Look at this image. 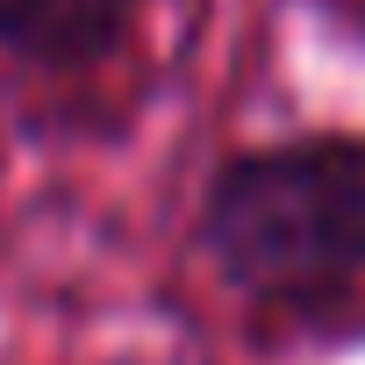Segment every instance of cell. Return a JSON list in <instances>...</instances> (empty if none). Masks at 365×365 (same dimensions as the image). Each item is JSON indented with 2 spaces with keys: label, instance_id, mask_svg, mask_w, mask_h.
Here are the masks:
<instances>
[{
  "label": "cell",
  "instance_id": "obj_2",
  "mask_svg": "<svg viewBox=\"0 0 365 365\" xmlns=\"http://www.w3.org/2000/svg\"><path fill=\"white\" fill-rule=\"evenodd\" d=\"M136 0H0V43L43 65H93L129 36Z\"/></svg>",
  "mask_w": 365,
  "mask_h": 365
},
{
  "label": "cell",
  "instance_id": "obj_1",
  "mask_svg": "<svg viewBox=\"0 0 365 365\" xmlns=\"http://www.w3.org/2000/svg\"><path fill=\"white\" fill-rule=\"evenodd\" d=\"M222 272L272 301H308L365 265V136L244 150L208 194Z\"/></svg>",
  "mask_w": 365,
  "mask_h": 365
}]
</instances>
